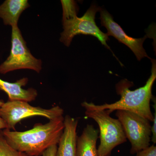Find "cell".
<instances>
[{
  "instance_id": "cell-1",
  "label": "cell",
  "mask_w": 156,
  "mask_h": 156,
  "mask_svg": "<svg viewBox=\"0 0 156 156\" xmlns=\"http://www.w3.org/2000/svg\"><path fill=\"white\" fill-rule=\"evenodd\" d=\"M151 60L152 63L151 75L143 87L132 91L129 88L134 86L133 83L127 79H123L116 85L117 94L121 96L116 102L96 105L93 102L85 101L81 103V105L85 109L107 110L111 114L118 110L127 111L152 122L154 115L151 111L150 103L154 98L152 89L156 79V63L155 60Z\"/></svg>"
},
{
  "instance_id": "cell-2",
  "label": "cell",
  "mask_w": 156,
  "mask_h": 156,
  "mask_svg": "<svg viewBox=\"0 0 156 156\" xmlns=\"http://www.w3.org/2000/svg\"><path fill=\"white\" fill-rule=\"evenodd\" d=\"M63 116L50 120L44 124L37 123L24 131L3 130L8 144L14 149L28 156H41L51 146L57 145L64 128Z\"/></svg>"
},
{
  "instance_id": "cell-3",
  "label": "cell",
  "mask_w": 156,
  "mask_h": 156,
  "mask_svg": "<svg viewBox=\"0 0 156 156\" xmlns=\"http://www.w3.org/2000/svg\"><path fill=\"white\" fill-rule=\"evenodd\" d=\"M85 109L86 116L94 120L99 127L100 143L98 156H110L114 148L127 141L121 123L118 119L111 117L107 110Z\"/></svg>"
},
{
  "instance_id": "cell-4",
  "label": "cell",
  "mask_w": 156,
  "mask_h": 156,
  "mask_svg": "<svg viewBox=\"0 0 156 156\" xmlns=\"http://www.w3.org/2000/svg\"><path fill=\"white\" fill-rule=\"evenodd\" d=\"M101 10L99 7L92 5L82 17H78L75 14L62 18L63 30L60 34V41L69 47L76 35H90L97 38L102 45L110 50L107 44L109 40L108 36L100 30L95 21V14Z\"/></svg>"
},
{
  "instance_id": "cell-5",
  "label": "cell",
  "mask_w": 156,
  "mask_h": 156,
  "mask_svg": "<svg viewBox=\"0 0 156 156\" xmlns=\"http://www.w3.org/2000/svg\"><path fill=\"white\" fill-rule=\"evenodd\" d=\"M10 55L0 65V74H6L17 70L27 69L40 73L42 61L35 57L27 46L18 26L12 27Z\"/></svg>"
},
{
  "instance_id": "cell-6",
  "label": "cell",
  "mask_w": 156,
  "mask_h": 156,
  "mask_svg": "<svg viewBox=\"0 0 156 156\" xmlns=\"http://www.w3.org/2000/svg\"><path fill=\"white\" fill-rule=\"evenodd\" d=\"M116 111V116L122 126L126 138L131 143L130 153L134 154L150 146L151 122L131 112L122 110Z\"/></svg>"
},
{
  "instance_id": "cell-7",
  "label": "cell",
  "mask_w": 156,
  "mask_h": 156,
  "mask_svg": "<svg viewBox=\"0 0 156 156\" xmlns=\"http://www.w3.org/2000/svg\"><path fill=\"white\" fill-rule=\"evenodd\" d=\"M26 101H8L0 107V116L9 130H14L17 124L27 118L41 116L49 120L63 116L64 110L59 106L45 109L32 106Z\"/></svg>"
},
{
  "instance_id": "cell-8",
  "label": "cell",
  "mask_w": 156,
  "mask_h": 156,
  "mask_svg": "<svg viewBox=\"0 0 156 156\" xmlns=\"http://www.w3.org/2000/svg\"><path fill=\"white\" fill-rule=\"evenodd\" d=\"M101 23L107 30L108 35L112 36L128 47L135 54L138 61L144 57L151 59L148 56L143 48V43L148 35L140 38H134L128 36L122 27L114 20L109 13L105 10H100Z\"/></svg>"
},
{
  "instance_id": "cell-9",
  "label": "cell",
  "mask_w": 156,
  "mask_h": 156,
  "mask_svg": "<svg viewBox=\"0 0 156 156\" xmlns=\"http://www.w3.org/2000/svg\"><path fill=\"white\" fill-rule=\"evenodd\" d=\"M64 130L57 146L56 156H76L78 120L66 115L64 117Z\"/></svg>"
},
{
  "instance_id": "cell-10",
  "label": "cell",
  "mask_w": 156,
  "mask_h": 156,
  "mask_svg": "<svg viewBox=\"0 0 156 156\" xmlns=\"http://www.w3.org/2000/svg\"><path fill=\"white\" fill-rule=\"evenodd\" d=\"M27 78H23L15 83H10L0 79V90L5 92L9 97V101H22L30 102L36 99L38 95L36 89L22 88L28 83Z\"/></svg>"
},
{
  "instance_id": "cell-11",
  "label": "cell",
  "mask_w": 156,
  "mask_h": 156,
  "mask_svg": "<svg viewBox=\"0 0 156 156\" xmlns=\"http://www.w3.org/2000/svg\"><path fill=\"white\" fill-rule=\"evenodd\" d=\"M99 131L92 125L88 124L78 136L76 156H98L96 143Z\"/></svg>"
},
{
  "instance_id": "cell-12",
  "label": "cell",
  "mask_w": 156,
  "mask_h": 156,
  "mask_svg": "<svg viewBox=\"0 0 156 156\" xmlns=\"http://www.w3.org/2000/svg\"><path fill=\"white\" fill-rule=\"evenodd\" d=\"M30 6L27 0H6L0 5V18L5 25L18 26L20 15Z\"/></svg>"
},
{
  "instance_id": "cell-13",
  "label": "cell",
  "mask_w": 156,
  "mask_h": 156,
  "mask_svg": "<svg viewBox=\"0 0 156 156\" xmlns=\"http://www.w3.org/2000/svg\"><path fill=\"white\" fill-rule=\"evenodd\" d=\"M0 156H28L14 149L9 145L0 131Z\"/></svg>"
},
{
  "instance_id": "cell-14",
  "label": "cell",
  "mask_w": 156,
  "mask_h": 156,
  "mask_svg": "<svg viewBox=\"0 0 156 156\" xmlns=\"http://www.w3.org/2000/svg\"><path fill=\"white\" fill-rule=\"evenodd\" d=\"M63 10L62 18L69 17L77 14L78 7L73 1H61Z\"/></svg>"
},
{
  "instance_id": "cell-15",
  "label": "cell",
  "mask_w": 156,
  "mask_h": 156,
  "mask_svg": "<svg viewBox=\"0 0 156 156\" xmlns=\"http://www.w3.org/2000/svg\"><path fill=\"white\" fill-rule=\"evenodd\" d=\"M136 156H156V147L154 144L136 153Z\"/></svg>"
},
{
  "instance_id": "cell-16",
  "label": "cell",
  "mask_w": 156,
  "mask_h": 156,
  "mask_svg": "<svg viewBox=\"0 0 156 156\" xmlns=\"http://www.w3.org/2000/svg\"><path fill=\"white\" fill-rule=\"evenodd\" d=\"M154 102L153 108L155 110L154 113L153 114L154 119L153 121L152 126H151V141L154 143V144L156 143V99L154 98L152 99Z\"/></svg>"
},
{
  "instance_id": "cell-17",
  "label": "cell",
  "mask_w": 156,
  "mask_h": 156,
  "mask_svg": "<svg viewBox=\"0 0 156 156\" xmlns=\"http://www.w3.org/2000/svg\"><path fill=\"white\" fill-rule=\"evenodd\" d=\"M57 145L51 146L42 154V156H56Z\"/></svg>"
},
{
  "instance_id": "cell-18",
  "label": "cell",
  "mask_w": 156,
  "mask_h": 156,
  "mask_svg": "<svg viewBox=\"0 0 156 156\" xmlns=\"http://www.w3.org/2000/svg\"><path fill=\"white\" fill-rule=\"evenodd\" d=\"M7 128H8V127H7L6 123L0 116V131L5 130Z\"/></svg>"
},
{
  "instance_id": "cell-19",
  "label": "cell",
  "mask_w": 156,
  "mask_h": 156,
  "mask_svg": "<svg viewBox=\"0 0 156 156\" xmlns=\"http://www.w3.org/2000/svg\"><path fill=\"white\" fill-rule=\"evenodd\" d=\"M4 101H2L0 100V107L2 105V104L3 103H4Z\"/></svg>"
}]
</instances>
